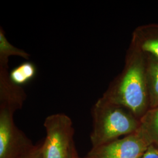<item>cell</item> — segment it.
<instances>
[{
	"label": "cell",
	"mask_w": 158,
	"mask_h": 158,
	"mask_svg": "<svg viewBox=\"0 0 158 158\" xmlns=\"http://www.w3.org/2000/svg\"><path fill=\"white\" fill-rule=\"evenodd\" d=\"M102 97L127 108L140 120L151 109L145 56L131 44L122 72L110 83Z\"/></svg>",
	"instance_id": "obj_1"
},
{
	"label": "cell",
	"mask_w": 158,
	"mask_h": 158,
	"mask_svg": "<svg viewBox=\"0 0 158 158\" xmlns=\"http://www.w3.org/2000/svg\"><path fill=\"white\" fill-rule=\"evenodd\" d=\"M91 116V148L134 133L141 125V120L129 110L102 97L93 105Z\"/></svg>",
	"instance_id": "obj_2"
},
{
	"label": "cell",
	"mask_w": 158,
	"mask_h": 158,
	"mask_svg": "<svg viewBox=\"0 0 158 158\" xmlns=\"http://www.w3.org/2000/svg\"><path fill=\"white\" fill-rule=\"evenodd\" d=\"M46 137L40 144V158H80L74 140L71 118L65 114L49 115L44 121Z\"/></svg>",
	"instance_id": "obj_3"
},
{
	"label": "cell",
	"mask_w": 158,
	"mask_h": 158,
	"mask_svg": "<svg viewBox=\"0 0 158 158\" xmlns=\"http://www.w3.org/2000/svg\"><path fill=\"white\" fill-rule=\"evenodd\" d=\"M14 111L0 107V158H38L40 144L32 141L14 121Z\"/></svg>",
	"instance_id": "obj_4"
},
{
	"label": "cell",
	"mask_w": 158,
	"mask_h": 158,
	"mask_svg": "<svg viewBox=\"0 0 158 158\" xmlns=\"http://www.w3.org/2000/svg\"><path fill=\"white\" fill-rule=\"evenodd\" d=\"M151 145L138 129L128 135L93 148L80 158H141Z\"/></svg>",
	"instance_id": "obj_5"
},
{
	"label": "cell",
	"mask_w": 158,
	"mask_h": 158,
	"mask_svg": "<svg viewBox=\"0 0 158 158\" xmlns=\"http://www.w3.org/2000/svg\"><path fill=\"white\" fill-rule=\"evenodd\" d=\"M131 44L144 55L158 59V23L138 27L132 33Z\"/></svg>",
	"instance_id": "obj_6"
},
{
	"label": "cell",
	"mask_w": 158,
	"mask_h": 158,
	"mask_svg": "<svg viewBox=\"0 0 158 158\" xmlns=\"http://www.w3.org/2000/svg\"><path fill=\"white\" fill-rule=\"evenodd\" d=\"M147 86L151 109L158 107V59L145 55Z\"/></svg>",
	"instance_id": "obj_7"
},
{
	"label": "cell",
	"mask_w": 158,
	"mask_h": 158,
	"mask_svg": "<svg viewBox=\"0 0 158 158\" xmlns=\"http://www.w3.org/2000/svg\"><path fill=\"white\" fill-rule=\"evenodd\" d=\"M139 129L152 145L158 147V107L148 111L141 119Z\"/></svg>",
	"instance_id": "obj_8"
},
{
	"label": "cell",
	"mask_w": 158,
	"mask_h": 158,
	"mask_svg": "<svg viewBox=\"0 0 158 158\" xmlns=\"http://www.w3.org/2000/svg\"><path fill=\"white\" fill-rule=\"evenodd\" d=\"M36 73L37 69L34 63L25 62L12 70L10 79L14 84L21 87L34 79Z\"/></svg>",
	"instance_id": "obj_9"
},
{
	"label": "cell",
	"mask_w": 158,
	"mask_h": 158,
	"mask_svg": "<svg viewBox=\"0 0 158 158\" xmlns=\"http://www.w3.org/2000/svg\"><path fill=\"white\" fill-rule=\"evenodd\" d=\"M12 56L29 59L30 55L27 52L12 45L6 38L4 29L0 27V66H7L9 57Z\"/></svg>",
	"instance_id": "obj_10"
},
{
	"label": "cell",
	"mask_w": 158,
	"mask_h": 158,
	"mask_svg": "<svg viewBox=\"0 0 158 158\" xmlns=\"http://www.w3.org/2000/svg\"><path fill=\"white\" fill-rule=\"evenodd\" d=\"M141 158H158V147L155 145H151Z\"/></svg>",
	"instance_id": "obj_11"
},
{
	"label": "cell",
	"mask_w": 158,
	"mask_h": 158,
	"mask_svg": "<svg viewBox=\"0 0 158 158\" xmlns=\"http://www.w3.org/2000/svg\"></svg>",
	"instance_id": "obj_12"
}]
</instances>
